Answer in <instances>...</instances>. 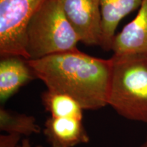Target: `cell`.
<instances>
[{
    "label": "cell",
    "instance_id": "cell-13",
    "mask_svg": "<svg viewBox=\"0 0 147 147\" xmlns=\"http://www.w3.org/2000/svg\"><path fill=\"white\" fill-rule=\"evenodd\" d=\"M18 147H32V145H31L30 141H29V139L25 138L21 141V144L18 145ZM36 147H43V146H41V145H38V146H37Z\"/></svg>",
    "mask_w": 147,
    "mask_h": 147
},
{
    "label": "cell",
    "instance_id": "cell-2",
    "mask_svg": "<svg viewBox=\"0 0 147 147\" xmlns=\"http://www.w3.org/2000/svg\"><path fill=\"white\" fill-rule=\"evenodd\" d=\"M108 106L129 121L147 123V55L113 54Z\"/></svg>",
    "mask_w": 147,
    "mask_h": 147
},
{
    "label": "cell",
    "instance_id": "cell-14",
    "mask_svg": "<svg viewBox=\"0 0 147 147\" xmlns=\"http://www.w3.org/2000/svg\"><path fill=\"white\" fill-rule=\"evenodd\" d=\"M138 147H147V136H146V138H145L144 142H143L142 144H141L139 146H138Z\"/></svg>",
    "mask_w": 147,
    "mask_h": 147
},
{
    "label": "cell",
    "instance_id": "cell-10",
    "mask_svg": "<svg viewBox=\"0 0 147 147\" xmlns=\"http://www.w3.org/2000/svg\"><path fill=\"white\" fill-rule=\"evenodd\" d=\"M41 100L42 105L51 117L82 120L84 109L78 101L69 95L47 90L42 93Z\"/></svg>",
    "mask_w": 147,
    "mask_h": 147
},
{
    "label": "cell",
    "instance_id": "cell-9",
    "mask_svg": "<svg viewBox=\"0 0 147 147\" xmlns=\"http://www.w3.org/2000/svg\"><path fill=\"white\" fill-rule=\"evenodd\" d=\"M143 0H100L102 13V41L100 47L111 51L116 30L121 20L136 9Z\"/></svg>",
    "mask_w": 147,
    "mask_h": 147
},
{
    "label": "cell",
    "instance_id": "cell-12",
    "mask_svg": "<svg viewBox=\"0 0 147 147\" xmlns=\"http://www.w3.org/2000/svg\"><path fill=\"white\" fill-rule=\"evenodd\" d=\"M22 136L16 134L0 136V147H18Z\"/></svg>",
    "mask_w": 147,
    "mask_h": 147
},
{
    "label": "cell",
    "instance_id": "cell-1",
    "mask_svg": "<svg viewBox=\"0 0 147 147\" xmlns=\"http://www.w3.org/2000/svg\"><path fill=\"white\" fill-rule=\"evenodd\" d=\"M27 62L47 90L69 95L84 110L108 105L110 59L95 57L76 49Z\"/></svg>",
    "mask_w": 147,
    "mask_h": 147
},
{
    "label": "cell",
    "instance_id": "cell-4",
    "mask_svg": "<svg viewBox=\"0 0 147 147\" xmlns=\"http://www.w3.org/2000/svg\"><path fill=\"white\" fill-rule=\"evenodd\" d=\"M43 0H0V56L29 60L27 27Z\"/></svg>",
    "mask_w": 147,
    "mask_h": 147
},
{
    "label": "cell",
    "instance_id": "cell-7",
    "mask_svg": "<svg viewBox=\"0 0 147 147\" xmlns=\"http://www.w3.org/2000/svg\"><path fill=\"white\" fill-rule=\"evenodd\" d=\"M51 147H75L89 142L82 120L74 118L48 117L43 130Z\"/></svg>",
    "mask_w": 147,
    "mask_h": 147
},
{
    "label": "cell",
    "instance_id": "cell-6",
    "mask_svg": "<svg viewBox=\"0 0 147 147\" xmlns=\"http://www.w3.org/2000/svg\"><path fill=\"white\" fill-rule=\"evenodd\" d=\"M111 51L114 54L147 55V0H143L136 17L115 35Z\"/></svg>",
    "mask_w": 147,
    "mask_h": 147
},
{
    "label": "cell",
    "instance_id": "cell-8",
    "mask_svg": "<svg viewBox=\"0 0 147 147\" xmlns=\"http://www.w3.org/2000/svg\"><path fill=\"white\" fill-rule=\"evenodd\" d=\"M36 78L27 59L19 56L1 57L0 102L3 104L24 85Z\"/></svg>",
    "mask_w": 147,
    "mask_h": 147
},
{
    "label": "cell",
    "instance_id": "cell-11",
    "mask_svg": "<svg viewBox=\"0 0 147 147\" xmlns=\"http://www.w3.org/2000/svg\"><path fill=\"white\" fill-rule=\"evenodd\" d=\"M0 129L7 134L29 136L39 134L41 129L36 119L31 115L0 108Z\"/></svg>",
    "mask_w": 147,
    "mask_h": 147
},
{
    "label": "cell",
    "instance_id": "cell-5",
    "mask_svg": "<svg viewBox=\"0 0 147 147\" xmlns=\"http://www.w3.org/2000/svg\"><path fill=\"white\" fill-rule=\"evenodd\" d=\"M80 42L100 46L102 41V13L100 0H59Z\"/></svg>",
    "mask_w": 147,
    "mask_h": 147
},
{
    "label": "cell",
    "instance_id": "cell-3",
    "mask_svg": "<svg viewBox=\"0 0 147 147\" xmlns=\"http://www.w3.org/2000/svg\"><path fill=\"white\" fill-rule=\"evenodd\" d=\"M80 42L59 0H43L27 27V52L29 59L76 50Z\"/></svg>",
    "mask_w": 147,
    "mask_h": 147
}]
</instances>
